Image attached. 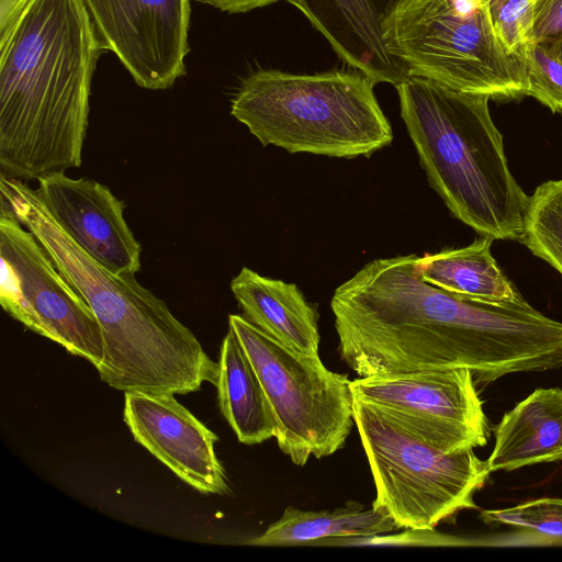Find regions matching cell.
<instances>
[{
    "instance_id": "1",
    "label": "cell",
    "mask_w": 562,
    "mask_h": 562,
    "mask_svg": "<svg viewBox=\"0 0 562 562\" xmlns=\"http://www.w3.org/2000/svg\"><path fill=\"white\" fill-rule=\"evenodd\" d=\"M102 50L83 0H26L0 30L1 173L38 180L81 165Z\"/></svg>"
},
{
    "instance_id": "2",
    "label": "cell",
    "mask_w": 562,
    "mask_h": 562,
    "mask_svg": "<svg viewBox=\"0 0 562 562\" xmlns=\"http://www.w3.org/2000/svg\"><path fill=\"white\" fill-rule=\"evenodd\" d=\"M416 255L374 259L330 301L340 358L359 376L468 369L480 374L498 340L494 307L420 277Z\"/></svg>"
},
{
    "instance_id": "3",
    "label": "cell",
    "mask_w": 562,
    "mask_h": 562,
    "mask_svg": "<svg viewBox=\"0 0 562 562\" xmlns=\"http://www.w3.org/2000/svg\"><path fill=\"white\" fill-rule=\"evenodd\" d=\"M0 193L95 315L104 341L97 370L104 383L124 392L175 395L215 383L217 362L134 274H116L83 251L23 180L1 173Z\"/></svg>"
},
{
    "instance_id": "4",
    "label": "cell",
    "mask_w": 562,
    "mask_h": 562,
    "mask_svg": "<svg viewBox=\"0 0 562 562\" xmlns=\"http://www.w3.org/2000/svg\"><path fill=\"white\" fill-rule=\"evenodd\" d=\"M401 115L432 189L482 236L520 241L529 196L508 166L490 97L408 77Z\"/></svg>"
},
{
    "instance_id": "5",
    "label": "cell",
    "mask_w": 562,
    "mask_h": 562,
    "mask_svg": "<svg viewBox=\"0 0 562 562\" xmlns=\"http://www.w3.org/2000/svg\"><path fill=\"white\" fill-rule=\"evenodd\" d=\"M364 74L260 69L243 78L231 114L263 145L328 157L370 156L393 131Z\"/></svg>"
},
{
    "instance_id": "6",
    "label": "cell",
    "mask_w": 562,
    "mask_h": 562,
    "mask_svg": "<svg viewBox=\"0 0 562 562\" xmlns=\"http://www.w3.org/2000/svg\"><path fill=\"white\" fill-rule=\"evenodd\" d=\"M490 0H403L386 34L409 77L495 100L526 95L524 60L497 35Z\"/></svg>"
},
{
    "instance_id": "7",
    "label": "cell",
    "mask_w": 562,
    "mask_h": 562,
    "mask_svg": "<svg viewBox=\"0 0 562 562\" xmlns=\"http://www.w3.org/2000/svg\"><path fill=\"white\" fill-rule=\"evenodd\" d=\"M353 422L375 485L372 507L400 529H435L463 509L490 475L473 449L446 453L353 397Z\"/></svg>"
},
{
    "instance_id": "8",
    "label": "cell",
    "mask_w": 562,
    "mask_h": 562,
    "mask_svg": "<svg viewBox=\"0 0 562 562\" xmlns=\"http://www.w3.org/2000/svg\"><path fill=\"white\" fill-rule=\"evenodd\" d=\"M228 327L259 378L280 450L302 467L342 448L355 424L351 380L326 368L318 355L282 345L244 315L231 314Z\"/></svg>"
},
{
    "instance_id": "9",
    "label": "cell",
    "mask_w": 562,
    "mask_h": 562,
    "mask_svg": "<svg viewBox=\"0 0 562 562\" xmlns=\"http://www.w3.org/2000/svg\"><path fill=\"white\" fill-rule=\"evenodd\" d=\"M0 303L30 330L88 360L104 358L101 326L90 306L58 270L35 236L1 201Z\"/></svg>"
},
{
    "instance_id": "10",
    "label": "cell",
    "mask_w": 562,
    "mask_h": 562,
    "mask_svg": "<svg viewBox=\"0 0 562 562\" xmlns=\"http://www.w3.org/2000/svg\"><path fill=\"white\" fill-rule=\"evenodd\" d=\"M350 387L355 398L446 453L487 442V418L468 369L360 376Z\"/></svg>"
},
{
    "instance_id": "11",
    "label": "cell",
    "mask_w": 562,
    "mask_h": 562,
    "mask_svg": "<svg viewBox=\"0 0 562 562\" xmlns=\"http://www.w3.org/2000/svg\"><path fill=\"white\" fill-rule=\"evenodd\" d=\"M104 50L135 83L165 90L187 75L190 0H83Z\"/></svg>"
},
{
    "instance_id": "12",
    "label": "cell",
    "mask_w": 562,
    "mask_h": 562,
    "mask_svg": "<svg viewBox=\"0 0 562 562\" xmlns=\"http://www.w3.org/2000/svg\"><path fill=\"white\" fill-rule=\"evenodd\" d=\"M173 395L125 392V424L138 443L187 484L204 494H227V476L214 449L218 437Z\"/></svg>"
},
{
    "instance_id": "13",
    "label": "cell",
    "mask_w": 562,
    "mask_h": 562,
    "mask_svg": "<svg viewBox=\"0 0 562 562\" xmlns=\"http://www.w3.org/2000/svg\"><path fill=\"white\" fill-rule=\"evenodd\" d=\"M37 181L40 198L83 251L116 274L140 270V244L124 218V203L108 187L64 172Z\"/></svg>"
},
{
    "instance_id": "14",
    "label": "cell",
    "mask_w": 562,
    "mask_h": 562,
    "mask_svg": "<svg viewBox=\"0 0 562 562\" xmlns=\"http://www.w3.org/2000/svg\"><path fill=\"white\" fill-rule=\"evenodd\" d=\"M299 9L340 59L375 85L397 86L407 70L389 53L386 34L403 0H284Z\"/></svg>"
},
{
    "instance_id": "15",
    "label": "cell",
    "mask_w": 562,
    "mask_h": 562,
    "mask_svg": "<svg viewBox=\"0 0 562 562\" xmlns=\"http://www.w3.org/2000/svg\"><path fill=\"white\" fill-rule=\"evenodd\" d=\"M490 472L562 460V389H537L495 427Z\"/></svg>"
},
{
    "instance_id": "16",
    "label": "cell",
    "mask_w": 562,
    "mask_h": 562,
    "mask_svg": "<svg viewBox=\"0 0 562 562\" xmlns=\"http://www.w3.org/2000/svg\"><path fill=\"white\" fill-rule=\"evenodd\" d=\"M231 290L244 316L262 331L292 350L318 355L317 315L295 284L244 267Z\"/></svg>"
},
{
    "instance_id": "17",
    "label": "cell",
    "mask_w": 562,
    "mask_h": 562,
    "mask_svg": "<svg viewBox=\"0 0 562 562\" xmlns=\"http://www.w3.org/2000/svg\"><path fill=\"white\" fill-rule=\"evenodd\" d=\"M214 385L222 415L245 445L276 436V424L259 378L232 328L225 335Z\"/></svg>"
},
{
    "instance_id": "18",
    "label": "cell",
    "mask_w": 562,
    "mask_h": 562,
    "mask_svg": "<svg viewBox=\"0 0 562 562\" xmlns=\"http://www.w3.org/2000/svg\"><path fill=\"white\" fill-rule=\"evenodd\" d=\"M493 238L482 236L471 245L443 249L416 258L423 280L452 294L491 303H510L521 297L495 261Z\"/></svg>"
},
{
    "instance_id": "19",
    "label": "cell",
    "mask_w": 562,
    "mask_h": 562,
    "mask_svg": "<svg viewBox=\"0 0 562 562\" xmlns=\"http://www.w3.org/2000/svg\"><path fill=\"white\" fill-rule=\"evenodd\" d=\"M398 530L385 513L349 502L334 510H302L288 507L282 516L260 536L248 541L252 546H314L330 538L366 537Z\"/></svg>"
},
{
    "instance_id": "20",
    "label": "cell",
    "mask_w": 562,
    "mask_h": 562,
    "mask_svg": "<svg viewBox=\"0 0 562 562\" xmlns=\"http://www.w3.org/2000/svg\"><path fill=\"white\" fill-rule=\"evenodd\" d=\"M520 243L562 276V179L543 182L529 196Z\"/></svg>"
},
{
    "instance_id": "21",
    "label": "cell",
    "mask_w": 562,
    "mask_h": 562,
    "mask_svg": "<svg viewBox=\"0 0 562 562\" xmlns=\"http://www.w3.org/2000/svg\"><path fill=\"white\" fill-rule=\"evenodd\" d=\"M481 517L488 524L514 526L562 542V498L543 497L509 508L483 510Z\"/></svg>"
},
{
    "instance_id": "22",
    "label": "cell",
    "mask_w": 562,
    "mask_h": 562,
    "mask_svg": "<svg viewBox=\"0 0 562 562\" xmlns=\"http://www.w3.org/2000/svg\"><path fill=\"white\" fill-rule=\"evenodd\" d=\"M527 71L526 95L552 112H562V63L536 42L521 52Z\"/></svg>"
},
{
    "instance_id": "23",
    "label": "cell",
    "mask_w": 562,
    "mask_h": 562,
    "mask_svg": "<svg viewBox=\"0 0 562 562\" xmlns=\"http://www.w3.org/2000/svg\"><path fill=\"white\" fill-rule=\"evenodd\" d=\"M536 1L490 0L488 2L490 16L497 35L505 46L519 57L524 48L532 42Z\"/></svg>"
},
{
    "instance_id": "24",
    "label": "cell",
    "mask_w": 562,
    "mask_h": 562,
    "mask_svg": "<svg viewBox=\"0 0 562 562\" xmlns=\"http://www.w3.org/2000/svg\"><path fill=\"white\" fill-rule=\"evenodd\" d=\"M532 42L562 63V0H537L533 8Z\"/></svg>"
},
{
    "instance_id": "25",
    "label": "cell",
    "mask_w": 562,
    "mask_h": 562,
    "mask_svg": "<svg viewBox=\"0 0 562 562\" xmlns=\"http://www.w3.org/2000/svg\"><path fill=\"white\" fill-rule=\"evenodd\" d=\"M200 2L218 9L222 12L237 14L255 9L265 8L281 0H199Z\"/></svg>"
},
{
    "instance_id": "26",
    "label": "cell",
    "mask_w": 562,
    "mask_h": 562,
    "mask_svg": "<svg viewBox=\"0 0 562 562\" xmlns=\"http://www.w3.org/2000/svg\"><path fill=\"white\" fill-rule=\"evenodd\" d=\"M26 0H0V29L5 27Z\"/></svg>"
}]
</instances>
